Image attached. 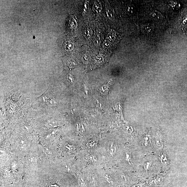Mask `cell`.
<instances>
[{"label": "cell", "mask_w": 187, "mask_h": 187, "mask_svg": "<svg viewBox=\"0 0 187 187\" xmlns=\"http://www.w3.org/2000/svg\"><path fill=\"white\" fill-rule=\"evenodd\" d=\"M102 146V154L105 160L107 162H116L121 151L124 144L114 140H110L105 143H101Z\"/></svg>", "instance_id": "cell-4"}, {"label": "cell", "mask_w": 187, "mask_h": 187, "mask_svg": "<svg viewBox=\"0 0 187 187\" xmlns=\"http://www.w3.org/2000/svg\"><path fill=\"white\" fill-rule=\"evenodd\" d=\"M96 151H87L85 153L84 160L85 164L87 167L95 166L98 165L100 160H102V155H99Z\"/></svg>", "instance_id": "cell-6"}, {"label": "cell", "mask_w": 187, "mask_h": 187, "mask_svg": "<svg viewBox=\"0 0 187 187\" xmlns=\"http://www.w3.org/2000/svg\"><path fill=\"white\" fill-rule=\"evenodd\" d=\"M50 187H60L59 185L57 184L52 185H51Z\"/></svg>", "instance_id": "cell-13"}, {"label": "cell", "mask_w": 187, "mask_h": 187, "mask_svg": "<svg viewBox=\"0 0 187 187\" xmlns=\"http://www.w3.org/2000/svg\"><path fill=\"white\" fill-rule=\"evenodd\" d=\"M49 90L47 91L41 96L42 100L43 102L47 104L49 106H53L56 103V101L55 99V98L53 97L52 94H50Z\"/></svg>", "instance_id": "cell-8"}, {"label": "cell", "mask_w": 187, "mask_h": 187, "mask_svg": "<svg viewBox=\"0 0 187 187\" xmlns=\"http://www.w3.org/2000/svg\"><path fill=\"white\" fill-rule=\"evenodd\" d=\"M141 30L144 34H149L153 32V29L149 25H144L141 27Z\"/></svg>", "instance_id": "cell-10"}, {"label": "cell", "mask_w": 187, "mask_h": 187, "mask_svg": "<svg viewBox=\"0 0 187 187\" xmlns=\"http://www.w3.org/2000/svg\"><path fill=\"white\" fill-rule=\"evenodd\" d=\"M19 146L21 149H24L26 148L27 146V143L25 141L23 140L20 141L19 143Z\"/></svg>", "instance_id": "cell-11"}, {"label": "cell", "mask_w": 187, "mask_h": 187, "mask_svg": "<svg viewBox=\"0 0 187 187\" xmlns=\"http://www.w3.org/2000/svg\"><path fill=\"white\" fill-rule=\"evenodd\" d=\"M149 15L152 19L156 21L161 20L163 18V15L161 13L156 11H154L151 12Z\"/></svg>", "instance_id": "cell-9"}, {"label": "cell", "mask_w": 187, "mask_h": 187, "mask_svg": "<svg viewBox=\"0 0 187 187\" xmlns=\"http://www.w3.org/2000/svg\"><path fill=\"white\" fill-rule=\"evenodd\" d=\"M155 154L158 158L162 168V172L167 174L170 167V160L167 151L165 149Z\"/></svg>", "instance_id": "cell-5"}, {"label": "cell", "mask_w": 187, "mask_h": 187, "mask_svg": "<svg viewBox=\"0 0 187 187\" xmlns=\"http://www.w3.org/2000/svg\"><path fill=\"white\" fill-rule=\"evenodd\" d=\"M100 145L99 141L96 138H92L87 140L85 142V148L87 151H96L97 148Z\"/></svg>", "instance_id": "cell-7"}, {"label": "cell", "mask_w": 187, "mask_h": 187, "mask_svg": "<svg viewBox=\"0 0 187 187\" xmlns=\"http://www.w3.org/2000/svg\"><path fill=\"white\" fill-rule=\"evenodd\" d=\"M126 11L129 14L132 13L133 11V8L131 6H128L126 8Z\"/></svg>", "instance_id": "cell-12"}, {"label": "cell", "mask_w": 187, "mask_h": 187, "mask_svg": "<svg viewBox=\"0 0 187 187\" xmlns=\"http://www.w3.org/2000/svg\"><path fill=\"white\" fill-rule=\"evenodd\" d=\"M162 172V168L157 156L148 154L141 158L136 173L143 176H154Z\"/></svg>", "instance_id": "cell-2"}, {"label": "cell", "mask_w": 187, "mask_h": 187, "mask_svg": "<svg viewBox=\"0 0 187 187\" xmlns=\"http://www.w3.org/2000/svg\"><path fill=\"white\" fill-rule=\"evenodd\" d=\"M99 187H122L116 170L98 168Z\"/></svg>", "instance_id": "cell-3"}, {"label": "cell", "mask_w": 187, "mask_h": 187, "mask_svg": "<svg viewBox=\"0 0 187 187\" xmlns=\"http://www.w3.org/2000/svg\"><path fill=\"white\" fill-rule=\"evenodd\" d=\"M143 156L132 145H124L116 160L119 168L132 172L137 170Z\"/></svg>", "instance_id": "cell-1"}]
</instances>
